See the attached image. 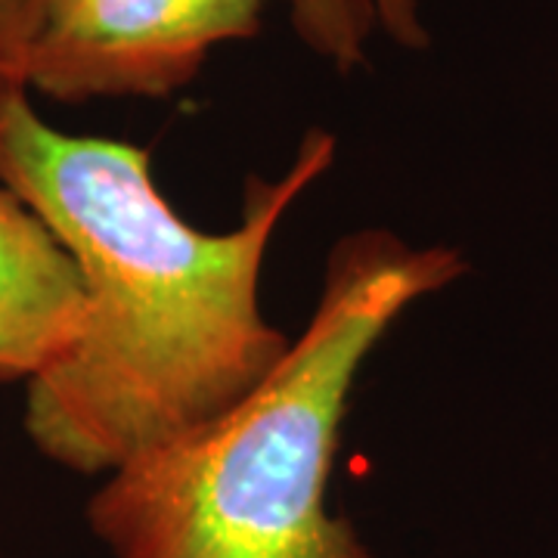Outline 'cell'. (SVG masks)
<instances>
[{
  "mask_svg": "<svg viewBox=\"0 0 558 558\" xmlns=\"http://www.w3.org/2000/svg\"><path fill=\"white\" fill-rule=\"evenodd\" d=\"M270 0H47L25 90L60 102L165 100L208 53L255 38Z\"/></svg>",
  "mask_w": 558,
  "mask_h": 558,
  "instance_id": "3",
  "label": "cell"
},
{
  "mask_svg": "<svg viewBox=\"0 0 558 558\" xmlns=\"http://www.w3.org/2000/svg\"><path fill=\"white\" fill-rule=\"evenodd\" d=\"M465 270L453 245L344 233L277 369L227 413L109 472L84 509L90 534L112 558H376L326 506L351 388L388 329Z\"/></svg>",
  "mask_w": 558,
  "mask_h": 558,
  "instance_id": "2",
  "label": "cell"
},
{
  "mask_svg": "<svg viewBox=\"0 0 558 558\" xmlns=\"http://www.w3.org/2000/svg\"><path fill=\"white\" fill-rule=\"evenodd\" d=\"M292 28L307 50L351 72L366 60L373 28L407 47H428V32L418 16V0H289Z\"/></svg>",
  "mask_w": 558,
  "mask_h": 558,
  "instance_id": "5",
  "label": "cell"
},
{
  "mask_svg": "<svg viewBox=\"0 0 558 558\" xmlns=\"http://www.w3.org/2000/svg\"><path fill=\"white\" fill-rule=\"evenodd\" d=\"M47 0H0V97L25 90L28 53Z\"/></svg>",
  "mask_w": 558,
  "mask_h": 558,
  "instance_id": "6",
  "label": "cell"
},
{
  "mask_svg": "<svg viewBox=\"0 0 558 558\" xmlns=\"http://www.w3.org/2000/svg\"><path fill=\"white\" fill-rule=\"evenodd\" d=\"M311 128L277 180L248 178L240 223L180 218L137 143L62 134L32 94L0 97V180L69 252L84 292L75 344L28 381L25 435L75 475L211 422L248 398L292 339L260 311V274L289 208L336 161Z\"/></svg>",
  "mask_w": 558,
  "mask_h": 558,
  "instance_id": "1",
  "label": "cell"
},
{
  "mask_svg": "<svg viewBox=\"0 0 558 558\" xmlns=\"http://www.w3.org/2000/svg\"><path fill=\"white\" fill-rule=\"evenodd\" d=\"M84 292L47 223L0 180V381H32L75 344Z\"/></svg>",
  "mask_w": 558,
  "mask_h": 558,
  "instance_id": "4",
  "label": "cell"
}]
</instances>
